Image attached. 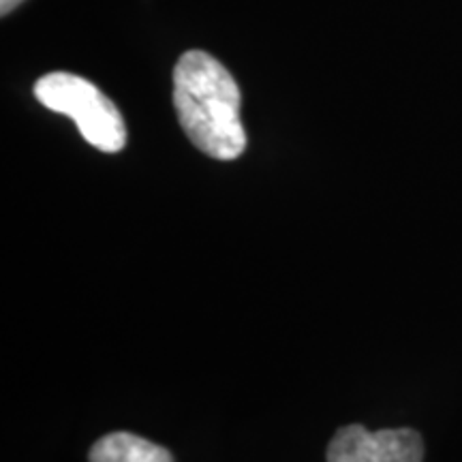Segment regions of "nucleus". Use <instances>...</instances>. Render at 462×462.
Instances as JSON below:
<instances>
[{"mask_svg":"<svg viewBox=\"0 0 462 462\" xmlns=\"http://www.w3.org/2000/svg\"><path fill=\"white\" fill-rule=\"evenodd\" d=\"M34 97L43 107L73 118L84 140L101 152H120L125 148L123 114L88 79L65 71L43 75L34 84Z\"/></svg>","mask_w":462,"mask_h":462,"instance_id":"nucleus-2","label":"nucleus"},{"mask_svg":"<svg viewBox=\"0 0 462 462\" xmlns=\"http://www.w3.org/2000/svg\"><path fill=\"white\" fill-rule=\"evenodd\" d=\"M90 462H173V458L165 448L148 439L131 432H112L92 446Z\"/></svg>","mask_w":462,"mask_h":462,"instance_id":"nucleus-4","label":"nucleus"},{"mask_svg":"<svg viewBox=\"0 0 462 462\" xmlns=\"http://www.w3.org/2000/svg\"><path fill=\"white\" fill-rule=\"evenodd\" d=\"M24 0H0V14L3 15H9L11 11H14L17 5H22Z\"/></svg>","mask_w":462,"mask_h":462,"instance_id":"nucleus-5","label":"nucleus"},{"mask_svg":"<svg viewBox=\"0 0 462 462\" xmlns=\"http://www.w3.org/2000/svg\"><path fill=\"white\" fill-rule=\"evenodd\" d=\"M424 443L411 429L371 432L360 424L340 429L328 448V462H421Z\"/></svg>","mask_w":462,"mask_h":462,"instance_id":"nucleus-3","label":"nucleus"},{"mask_svg":"<svg viewBox=\"0 0 462 462\" xmlns=\"http://www.w3.org/2000/svg\"><path fill=\"white\" fill-rule=\"evenodd\" d=\"M240 88L208 51L190 50L173 69V106L195 148L218 161L238 159L246 148Z\"/></svg>","mask_w":462,"mask_h":462,"instance_id":"nucleus-1","label":"nucleus"}]
</instances>
